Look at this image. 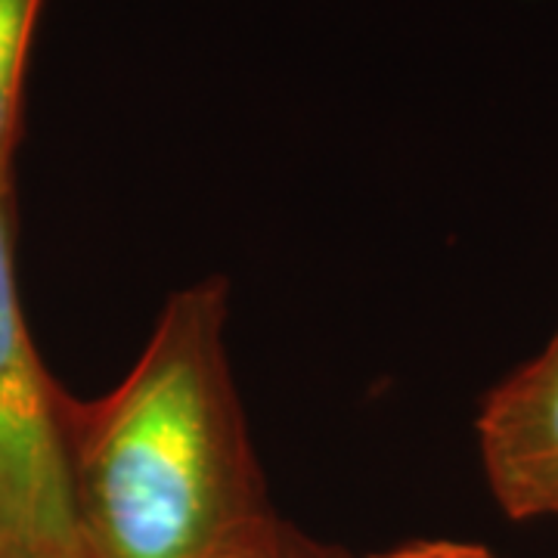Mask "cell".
Listing matches in <instances>:
<instances>
[{
  "label": "cell",
  "mask_w": 558,
  "mask_h": 558,
  "mask_svg": "<svg viewBox=\"0 0 558 558\" xmlns=\"http://www.w3.org/2000/svg\"><path fill=\"white\" fill-rule=\"evenodd\" d=\"M227 282L171 295L128 379L65 398L84 558H245L279 521L264 499L227 348Z\"/></svg>",
  "instance_id": "6da1fadb"
},
{
  "label": "cell",
  "mask_w": 558,
  "mask_h": 558,
  "mask_svg": "<svg viewBox=\"0 0 558 558\" xmlns=\"http://www.w3.org/2000/svg\"><path fill=\"white\" fill-rule=\"evenodd\" d=\"M10 199V171H0V558H84L65 398L25 329Z\"/></svg>",
  "instance_id": "7a4b0ae2"
},
{
  "label": "cell",
  "mask_w": 558,
  "mask_h": 558,
  "mask_svg": "<svg viewBox=\"0 0 558 558\" xmlns=\"http://www.w3.org/2000/svg\"><path fill=\"white\" fill-rule=\"evenodd\" d=\"M478 435L502 512L512 519L558 515V332L487 398Z\"/></svg>",
  "instance_id": "3957f363"
},
{
  "label": "cell",
  "mask_w": 558,
  "mask_h": 558,
  "mask_svg": "<svg viewBox=\"0 0 558 558\" xmlns=\"http://www.w3.org/2000/svg\"><path fill=\"white\" fill-rule=\"evenodd\" d=\"M44 0H0V171H10L20 137L22 84Z\"/></svg>",
  "instance_id": "277c9868"
},
{
  "label": "cell",
  "mask_w": 558,
  "mask_h": 558,
  "mask_svg": "<svg viewBox=\"0 0 558 558\" xmlns=\"http://www.w3.org/2000/svg\"><path fill=\"white\" fill-rule=\"evenodd\" d=\"M245 558H351V556L336 553V549H326V546H317V543L299 537V534H292L289 527L277 524V527L267 534V539H264L260 546H255V549H252Z\"/></svg>",
  "instance_id": "5b68a950"
},
{
  "label": "cell",
  "mask_w": 558,
  "mask_h": 558,
  "mask_svg": "<svg viewBox=\"0 0 558 558\" xmlns=\"http://www.w3.org/2000/svg\"><path fill=\"white\" fill-rule=\"evenodd\" d=\"M366 558H497L487 546L478 543H457V539H425V543H407L391 553Z\"/></svg>",
  "instance_id": "8992f818"
}]
</instances>
